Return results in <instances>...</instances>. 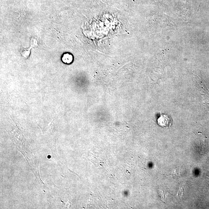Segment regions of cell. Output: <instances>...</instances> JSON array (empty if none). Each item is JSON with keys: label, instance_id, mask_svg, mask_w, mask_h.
Returning <instances> with one entry per match:
<instances>
[{"label": "cell", "instance_id": "1", "mask_svg": "<svg viewBox=\"0 0 209 209\" xmlns=\"http://www.w3.org/2000/svg\"><path fill=\"white\" fill-rule=\"evenodd\" d=\"M158 124L163 128H169L172 124V120L170 115L161 114L158 119Z\"/></svg>", "mask_w": 209, "mask_h": 209}, {"label": "cell", "instance_id": "2", "mask_svg": "<svg viewBox=\"0 0 209 209\" xmlns=\"http://www.w3.org/2000/svg\"><path fill=\"white\" fill-rule=\"evenodd\" d=\"M73 58L71 54L66 53L64 54L62 56L61 60L62 62L66 64H70L72 62Z\"/></svg>", "mask_w": 209, "mask_h": 209}]
</instances>
